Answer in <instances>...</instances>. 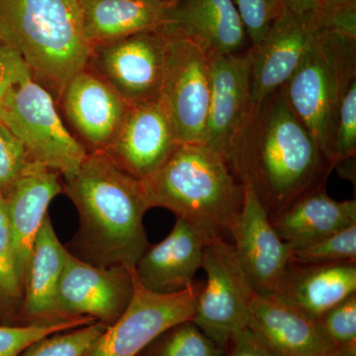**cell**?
<instances>
[{
	"instance_id": "6da1fadb",
	"label": "cell",
	"mask_w": 356,
	"mask_h": 356,
	"mask_svg": "<svg viewBox=\"0 0 356 356\" xmlns=\"http://www.w3.org/2000/svg\"><path fill=\"white\" fill-rule=\"evenodd\" d=\"M227 161L269 219L307 192L325 187L334 170L293 111L283 88L252 105L229 144Z\"/></svg>"
},
{
	"instance_id": "7a4b0ae2",
	"label": "cell",
	"mask_w": 356,
	"mask_h": 356,
	"mask_svg": "<svg viewBox=\"0 0 356 356\" xmlns=\"http://www.w3.org/2000/svg\"><path fill=\"white\" fill-rule=\"evenodd\" d=\"M64 192L76 206L79 241L90 264L135 268L149 247L143 219L151 209L140 180L104 151L89 152Z\"/></svg>"
},
{
	"instance_id": "3957f363",
	"label": "cell",
	"mask_w": 356,
	"mask_h": 356,
	"mask_svg": "<svg viewBox=\"0 0 356 356\" xmlns=\"http://www.w3.org/2000/svg\"><path fill=\"white\" fill-rule=\"evenodd\" d=\"M0 44L19 56L56 102L91 51L79 0H0Z\"/></svg>"
},
{
	"instance_id": "277c9868",
	"label": "cell",
	"mask_w": 356,
	"mask_h": 356,
	"mask_svg": "<svg viewBox=\"0 0 356 356\" xmlns=\"http://www.w3.org/2000/svg\"><path fill=\"white\" fill-rule=\"evenodd\" d=\"M140 184L149 207L165 208L208 235L229 233L243 207V184L226 158L205 145H178Z\"/></svg>"
},
{
	"instance_id": "5b68a950",
	"label": "cell",
	"mask_w": 356,
	"mask_h": 356,
	"mask_svg": "<svg viewBox=\"0 0 356 356\" xmlns=\"http://www.w3.org/2000/svg\"><path fill=\"white\" fill-rule=\"evenodd\" d=\"M355 81V37L322 31L283 86L293 111L332 163L339 108Z\"/></svg>"
},
{
	"instance_id": "8992f818",
	"label": "cell",
	"mask_w": 356,
	"mask_h": 356,
	"mask_svg": "<svg viewBox=\"0 0 356 356\" xmlns=\"http://www.w3.org/2000/svg\"><path fill=\"white\" fill-rule=\"evenodd\" d=\"M0 121L15 135L32 163L74 177L88 152L65 127L53 96L31 76L14 83L0 103Z\"/></svg>"
},
{
	"instance_id": "52a82bcc",
	"label": "cell",
	"mask_w": 356,
	"mask_h": 356,
	"mask_svg": "<svg viewBox=\"0 0 356 356\" xmlns=\"http://www.w3.org/2000/svg\"><path fill=\"white\" fill-rule=\"evenodd\" d=\"M202 269L207 280L199 295L192 322L226 348L250 324L255 293L238 264L233 245L221 235H211L204 247Z\"/></svg>"
},
{
	"instance_id": "ba28073f",
	"label": "cell",
	"mask_w": 356,
	"mask_h": 356,
	"mask_svg": "<svg viewBox=\"0 0 356 356\" xmlns=\"http://www.w3.org/2000/svg\"><path fill=\"white\" fill-rule=\"evenodd\" d=\"M165 31L168 53L159 102L172 121L179 144L205 145L210 104L209 55L192 40Z\"/></svg>"
},
{
	"instance_id": "9c48e42d",
	"label": "cell",
	"mask_w": 356,
	"mask_h": 356,
	"mask_svg": "<svg viewBox=\"0 0 356 356\" xmlns=\"http://www.w3.org/2000/svg\"><path fill=\"white\" fill-rule=\"evenodd\" d=\"M168 35L163 27L92 47L86 67L130 106L158 102L165 76Z\"/></svg>"
},
{
	"instance_id": "30bf717a",
	"label": "cell",
	"mask_w": 356,
	"mask_h": 356,
	"mask_svg": "<svg viewBox=\"0 0 356 356\" xmlns=\"http://www.w3.org/2000/svg\"><path fill=\"white\" fill-rule=\"evenodd\" d=\"M134 274V270H133ZM132 299L121 317L108 325L83 356H138L173 325L191 321L204 282L172 294L145 289L134 276Z\"/></svg>"
},
{
	"instance_id": "8fae6325",
	"label": "cell",
	"mask_w": 356,
	"mask_h": 356,
	"mask_svg": "<svg viewBox=\"0 0 356 356\" xmlns=\"http://www.w3.org/2000/svg\"><path fill=\"white\" fill-rule=\"evenodd\" d=\"M133 270L95 266L67 250L56 301L58 320L88 317L107 327L113 324L132 299Z\"/></svg>"
},
{
	"instance_id": "7c38bea8",
	"label": "cell",
	"mask_w": 356,
	"mask_h": 356,
	"mask_svg": "<svg viewBox=\"0 0 356 356\" xmlns=\"http://www.w3.org/2000/svg\"><path fill=\"white\" fill-rule=\"evenodd\" d=\"M243 187L242 210L229 233L248 284L257 296L271 298L293 261V250L277 235L252 188Z\"/></svg>"
},
{
	"instance_id": "4fadbf2b",
	"label": "cell",
	"mask_w": 356,
	"mask_h": 356,
	"mask_svg": "<svg viewBox=\"0 0 356 356\" xmlns=\"http://www.w3.org/2000/svg\"><path fill=\"white\" fill-rule=\"evenodd\" d=\"M322 31L316 11L296 14L283 8L264 38L248 51L252 105L286 84Z\"/></svg>"
},
{
	"instance_id": "5bb4252c",
	"label": "cell",
	"mask_w": 356,
	"mask_h": 356,
	"mask_svg": "<svg viewBox=\"0 0 356 356\" xmlns=\"http://www.w3.org/2000/svg\"><path fill=\"white\" fill-rule=\"evenodd\" d=\"M178 145L172 121L158 100L130 106L104 152L124 172L143 180L156 172Z\"/></svg>"
},
{
	"instance_id": "9a60e30c",
	"label": "cell",
	"mask_w": 356,
	"mask_h": 356,
	"mask_svg": "<svg viewBox=\"0 0 356 356\" xmlns=\"http://www.w3.org/2000/svg\"><path fill=\"white\" fill-rule=\"evenodd\" d=\"M76 139L88 152L105 151L130 105L88 67L67 83L60 102Z\"/></svg>"
},
{
	"instance_id": "2e32d148",
	"label": "cell",
	"mask_w": 356,
	"mask_h": 356,
	"mask_svg": "<svg viewBox=\"0 0 356 356\" xmlns=\"http://www.w3.org/2000/svg\"><path fill=\"white\" fill-rule=\"evenodd\" d=\"M210 104L205 146L227 159L229 144L252 107L248 51L210 53Z\"/></svg>"
},
{
	"instance_id": "e0dca14e",
	"label": "cell",
	"mask_w": 356,
	"mask_h": 356,
	"mask_svg": "<svg viewBox=\"0 0 356 356\" xmlns=\"http://www.w3.org/2000/svg\"><path fill=\"white\" fill-rule=\"evenodd\" d=\"M215 235V234H214ZM193 225L177 219L165 240L147 248L134 268L136 280L149 291L172 294L196 282L209 238Z\"/></svg>"
},
{
	"instance_id": "ac0fdd59",
	"label": "cell",
	"mask_w": 356,
	"mask_h": 356,
	"mask_svg": "<svg viewBox=\"0 0 356 356\" xmlns=\"http://www.w3.org/2000/svg\"><path fill=\"white\" fill-rule=\"evenodd\" d=\"M356 293V262L310 264L293 259L270 299L318 321Z\"/></svg>"
},
{
	"instance_id": "d6986e66",
	"label": "cell",
	"mask_w": 356,
	"mask_h": 356,
	"mask_svg": "<svg viewBox=\"0 0 356 356\" xmlns=\"http://www.w3.org/2000/svg\"><path fill=\"white\" fill-rule=\"evenodd\" d=\"M64 192L62 175L32 163L3 196L16 261L25 284L33 245L54 198Z\"/></svg>"
},
{
	"instance_id": "ffe728a7",
	"label": "cell",
	"mask_w": 356,
	"mask_h": 356,
	"mask_svg": "<svg viewBox=\"0 0 356 356\" xmlns=\"http://www.w3.org/2000/svg\"><path fill=\"white\" fill-rule=\"evenodd\" d=\"M163 28L208 54L240 53L248 37L234 0H181L168 9Z\"/></svg>"
},
{
	"instance_id": "44dd1931",
	"label": "cell",
	"mask_w": 356,
	"mask_h": 356,
	"mask_svg": "<svg viewBox=\"0 0 356 356\" xmlns=\"http://www.w3.org/2000/svg\"><path fill=\"white\" fill-rule=\"evenodd\" d=\"M248 327L277 356H341L317 321L254 295Z\"/></svg>"
},
{
	"instance_id": "7402d4cb",
	"label": "cell",
	"mask_w": 356,
	"mask_h": 356,
	"mask_svg": "<svg viewBox=\"0 0 356 356\" xmlns=\"http://www.w3.org/2000/svg\"><path fill=\"white\" fill-rule=\"evenodd\" d=\"M270 221L283 242L301 250L355 225L356 200H334L321 187L300 196Z\"/></svg>"
},
{
	"instance_id": "603a6c76",
	"label": "cell",
	"mask_w": 356,
	"mask_h": 356,
	"mask_svg": "<svg viewBox=\"0 0 356 356\" xmlns=\"http://www.w3.org/2000/svg\"><path fill=\"white\" fill-rule=\"evenodd\" d=\"M67 250L47 215L33 245L26 275L21 313L24 325L60 321L56 314V301Z\"/></svg>"
},
{
	"instance_id": "cb8c5ba5",
	"label": "cell",
	"mask_w": 356,
	"mask_h": 356,
	"mask_svg": "<svg viewBox=\"0 0 356 356\" xmlns=\"http://www.w3.org/2000/svg\"><path fill=\"white\" fill-rule=\"evenodd\" d=\"M91 49L165 24L168 7L161 0H79Z\"/></svg>"
},
{
	"instance_id": "d4e9b609",
	"label": "cell",
	"mask_w": 356,
	"mask_h": 356,
	"mask_svg": "<svg viewBox=\"0 0 356 356\" xmlns=\"http://www.w3.org/2000/svg\"><path fill=\"white\" fill-rule=\"evenodd\" d=\"M24 285L18 269L13 236L7 221L6 202L0 195V318L14 325L21 317Z\"/></svg>"
},
{
	"instance_id": "484cf974",
	"label": "cell",
	"mask_w": 356,
	"mask_h": 356,
	"mask_svg": "<svg viewBox=\"0 0 356 356\" xmlns=\"http://www.w3.org/2000/svg\"><path fill=\"white\" fill-rule=\"evenodd\" d=\"M226 348L185 321L166 330L138 356H224Z\"/></svg>"
},
{
	"instance_id": "4316f807",
	"label": "cell",
	"mask_w": 356,
	"mask_h": 356,
	"mask_svg": "<svg viewBox=\"0 0 356 356\" xmlns=\"http://www.w3.org/2000/svg\"><path fill=\"white\" fill-rule=\"evenodd\" d=\"M96 322L93 318L79 317L53 323L29 325H0V356H20L40 339Z\"/></svg>"
},
{
	"instance_id": "83f0119b",
	"label": "cell",
	"mask_w": 356,
	"mask_h": 356,
	"mask_svg": "<svg viewBox=\"0 0 356 356\" xmlns=\"http://www.w3.org/2000/svg\"><path fill=\"white\" fill-rule=\"evenodd\" d=\"M107 325L99 322L69 331L57 332L40 339L23 353V356H83Z\"/></svg>"
},
{
	"instance_id": "f1b7e54d",
	"label": "cell",
	"mask_w": 356,
	"mask_h": 356,
	"mask_svg": "<svg viewBox=\"0 0 356 356\" xmlns=\"http://www.w3.org/2000/svg\"><path fill=\"white\" fill-rule=\"evenodd\" d=\"M341 356H356V293L317 321Z\"/></svg>"
},
{
	"instance_id": "f546056e",
	"label": "cell",
	"mask_w": 356,
	"mask_h": 356,
	"mask_svg": "<svg viewBox=\"0 0 356 356\" xmlns=\"http://www.w3.org/2000/svg\"><path fill=\"white\" fill-rule=\"evenodd\" d=\"M293 259L310 264L356 262V224L309 247L293 250Z\"/></svg>"
},
{
	"instance_id": "4dcf8cb0",
	"label": "cell",
	"mask_w": 356,
	"mask_h": 356,
	"mask_svg": "<svg viewBox=\"0 0 356 356\" xmlns=\"http://www.w3.org/2000/svg\"><path fill=\"white\" fill-rule=\"evenodd\" d=\"M31 163L20 140L0 121V195H6Z\"/></svg>"
},
{
	"instance_id": "1f68e13d",
	"label": "cell",
	"mask_w": 356,
	"mask_h": 356,
	"mask_svg": "<svg viewBox=\"0 0 356 356\" xmlns=\"http://www.w3.org/2000/svg\"><path fill=\"white\" fill-rule=\"evenodd\" d=\"M356 154V81L344 96L337 116L332 159L334 166Z\"/></svg>"
},
{
	"instance_id": "d6a6232c",
	"label": "cell",
	"mask_w": 356,
	"mask_h": 356,
	"mask_svg": "<svg viewBox=\"0 0 356 356\" xmlns=\"http://www.w3.org/2000/svg\"><path fill=\"white\" fill-rule=\"evenodd\" d=\"M252 44L259 43L282 13L280 0H234Z\"/></svg>"
},
{
	"instance_id": "836d02e7",
	"label": "cell",
	"mask_w": 356,
	"mask_h": 356,
	"mask_svg": "<svg viewBox=\"0 0 356 356\" xmlns=\"http://www.w3.org/2000/svg\"><path fill=\"white\" fill-rule=\"evenodd\" d=\"M27 76H30L29 72L19 56L0 44V103L8 89Z\"/></svg>"
},
{
	"instance_id": "e575fe53",
	"label": "cell",
	"mask_w": 356,
	"mask_h": 356,
	"mask_svg": "<svg viewBox=\"0 0 356 356\" xmlns=\"http://www.w3.org/2000/svg\"><path fill=\"white\" fill-rule=\"evenodd\" d=\"M224 356H277L250 327L236 334L227 344Z\"/></svg>"
},
{
	"instance_id": "d590c367",
	"label": "cell",
	"mask_w": 356,
	"mask_h": 356,
	"mask_svg": "<svg viewBox=\"0 0 356 356\" xmlns=\"http://www.w3.org/2000/svg\"><path fill=\"white\" fill-rule=\"evenodd\" d=\"M325 0H280L283 8L296 14L315 13L322 7Z\"/></svg>"
},
{
	"instance_id": "8d00e7d4",
	"label": "cell",
	"mask_w": 356,
	"mask_h": 356,
	"mask_svg": "<svg viewBox=\"0 0 356 356\" xmlns=\"http://www.w3.org/2000/svg\"><path fill=\"white\" fill-rule=\"evenodd\" d=\"M348 8H356V0H325L320 9L339 10Z\"/></svg>"
},
{
	"instance_id": "74e56055",
	"label": "cell",
	"mask_w": 356,
	"mask_h": 356,
	"mask_svg": "<svg viewBox=\"0 0 356 356\" xmlns=\"http://www.w3.org/2000/svg\"><path fill=\"white\" fill-rule=\"evenodd\" d=\"M161 1L163 2L168 8H170V7L177 6L181 0H161Z\"/></svg>"
}]
</instances>
